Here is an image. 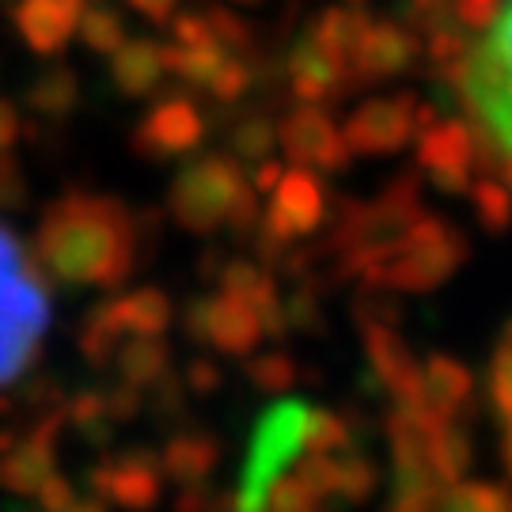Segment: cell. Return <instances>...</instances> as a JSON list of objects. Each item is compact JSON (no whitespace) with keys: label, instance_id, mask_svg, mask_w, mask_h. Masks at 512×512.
<instances>
[{"label":"cell","instance_id":"6da1fadb","mask_svg":"<svg viewBox=\"0 0 512 512\" xmlns=\"http://www.w3.org/2000/svg\"><path fill=\"white\" fill-rule=\"evenodd\" d=\"M137 228L133 213L110 194L73 190L38 220V266L69 285L118 289L137 266Z\"/></svg>","mask_w":512,"mask_h":512},{"label":"cell","instance_id":"7a4b0ae2","mask_svg":"<svg viewBox=\"0 0 512 512\" xmlns=\"http://www.w3.org/2000/svg\"><path fill=\"white\" fill-rule=\"evenodd\" d=\"M50 327V296L38 258L0 228V387L19 380L38 357V338Z\"/></svg>","mask_w":512,"mask_h":512},{"label":"cell","instance_id":"3957f363","mask_svg":"<svg viewBox=\"0 0 512 512\" xmlns=\"http://www.w3.org/2000/svg\"><path fill=\"white\" fill-rule=\"evenodd\" d=\"M255 186L232 152H209L198 156L175 175L167 190V209L179 228L194 236H209L217 228H228L243 198H251Z\"/></svg>","mask_w":512,"mask_h":512},{"label":"cell","instance_id":"277c9868","mask_svg":"<svg viewBox=\"0 0 512 512\" xmlns=\"http://www.w3.org/2000/svg\"><path fill=\"white\" fill-rule=\"evenodd\" d=\"M463 262H467V236L444 217L421 213L414 228L395 243V251L361 281L387 285L395 293H429L444 285Z\"/></svg>","mask_w":512,"mask_h":512},{"label":"cell","instance_id":"5b68a950","mask_svg":"<svg viewBox=\"0 0 512 512\" xmlns=\"http://www.w3.org/2000/svg\"><path fill=\"white\" fill-rule=\"evenodd\" d=\"M308 433V406L304 403H274L255 425V444L243 463L236 490V512H266V497L281 471L304 452Z\"/></svg>","mask_w":512,"mask_h":512},{"label":"cell","instance_id":"8992f818","mask_svg":"<svg viewBox=\"0 0 512 512\" xmlns=\"http://www.w3.org/2000/svg\"><path fill=\"white\" fill-rule=\"evenodd\" d=\"M183 330L190 342L209 346L228 357H247L262 342L258 311L239 296H194L183 308Z\"/></svg>","mask_w":512,"mask_h":512},{"label":"cell","instance_id":"52a82bcc","mask_svg":"<svg viewBox=\"0 0 512 512\" xmlns=\"http://www.w3.org/2000/svg\"><path fill=\"white\" fill-rule=\"evenodd\" d=\"M349 156H391L418 137V95H380L365 99L342 126Z\"/></svg>","mask_w":512,"mask_h":512},{"label":"cell","instance_id":"ba28073f","mask_svg":"<svg viewBox=\"0 0 512 512\" xmlns=\"http://www.w3.org/2000/svg\"><path fill=\"white\" fill-rule=\"evenodd\" d=\"M88 486L107 505L129 512H148L164 497V467L152 448H126L118 456H103L88 471Z\"/></svg>","mask_w":512,"mask_h":512},{"label":"cell","instance_id":"9c48e42d","mask_svg":"<svg viewBox=\"0 0 512 512\" xmlns=\"http://www.w3.org/2000/svg\"><path fill=\"white\" fill-rule=\"evenodd\" d=\"M202 137L205 114L198 110V103L190 95H167L137 122L129 148L148 164H164V160H179L186 152H194L202 145Z\"/></svg>","mask_w":512,"mask_h":512},{"label":"cell","instance_id":"30bf717a","mask_svg":"<svg viewBox=\"0 0 512 512\" xmlns=\"http://www.w3.org/2000/svg\"><path fill=\"white\" fill-rule=\"evenodd\" d=\"M418 167L444 194H467L475 183V129L459 118H437L414 137Z\"/></svg>","mask_w":512,"mask_h":512},{"label":"cell","instance_id":"8fae6325","mask_svg":"<svg viewBox=\"0 0 512 512\" xmlns=\"http://www.w3.org/2000/svg\"><path fill=\"white\" fill-rule=\"evenodd\" d=\"M277 141L285 148V156L296 167H311V171H346L349 148L338 122L330 118V110L319 103H300L277 122Z\"/></svg>","mask_w":512,"mask_h":512},{"label":"cell","instance_id":"7c38bea8","mask_svg":"<svg viewBox=\"0 0 512 512\" xmlns=\"http://www.w3.org/2000/svg\"><path fill=\"white\" fill-rule=\"evenodd\" d=\"M421 57V35L399 19H372L365 38L349 57V92H361L376 80L410 73Z\"/></svg>","mask_w":512,"mask_h":512},{"label":"cell","instance_id":"4fadbf2b","mask_svg":"<svg viewBox=\"0 0 512 512\" xmlns=\"http://www.w3.org/2000/svg\"><path fill=\"white\" fill-rule=\"evenodd\" d=\"M327 220V186L311 167H293L281 175V183L270 194V213L262 217V224L277 232L281 239H296L319 232V224Z\"/></svg>","mask_w":512,"mask_h":512},{"label":"cell","instance_id":"5bb4252c","mask_svg":"<svg viewBox=\"0 0 512 512\" xmlns=\"http://www.w3.org/2000/svg\"><path fill=\"white\" fill-rule=\"evenodd\" d=\"M61 429H65V406L35 418V429L27 437H16L8 452H0V486L8 494H38V486L54 475Z\"/></svg>","mask_w":512,"mask_h":512},{"label":"cell","instance_id":"9a60e30c","mask_svg":"<svg viewBox=\"0 0 512 512\" xmlns=\"http://www.w3.org/2000/svg\"><path fill=\"white\" fill-rule=\"evenodd\" d=\"M285 76L300 103H330L349 92V61L330 54L319 38L304 31L285 57Z\"/></svg>","mask_w":512,"mask_h":512},{"label":"cell","instance_id":"2e32d148","mask_svg":"<svg viewBox=\"0 0 512 512\" xmlns=\"http://www.w3.org/2000/svg\"><path fill=\"white\" fill-rule=\"evenodd\" d=\"M84 4L88 0H16L12 23H16L27 50H35L42 57H57L80 27Z\"/></svg>","mask_w":512,"mask_h":512},{"label":"cell","instance_id":"e0dca14e","mask_svg":"<svg viewBox=\"0 0 512 512\" xmlns=\"http://www.w3.org/2000/svg\"><path fill=\"white\" fill-rule=\"evenodd\" d=\"M475 403V376L471 368L448 357V353H437L421 365L418 376V399L403 406H421L425 414H433L437 421H452L459 414H467Z\"/></svg>","mask_w":512,"mask_h":512},{"label":"cell","instance_id":"ac0fdd59","mask_svg":"<svg viewBox=\"0 0 512 512\" xmlns=\"http://www.w3.org/2000/svg\"><path fill=\"white\" fill-rule=\"evenodd\" d=\"M357 327H361L368 368L384 380L387 395H391L395 403H414V399H418L421 365H418V357L410 353V346L399 338V330L384 327V323H357Z\"/></svg>","mask_w":512,"mask_h":512},{"label":"cell","instance_id":"d6986e66","mask_svg":"<svg viewBox=\"0 0 512 512\" xmlns=\"http://www.w3.org/2000/svg\"><path fill=\"white\" fill-rule=\"evenodd\" d=\"M167 73L164 46L152 38H126L114 54H110V84L114 92L126 99H145L160 88Z\"/></svg>","mask_w":512,"mask_h":512},{"label":"cell","instance_id":"ffe728a7","mask_svg":"<svg viewBox=\"0 0 512 512\" xmlns=\"http://www.w3.org/2000/svg\"><path fill=\"white\" fill-rule=\"evenodd\" d=\"M391 512H509V490L490 482H452L433 494L395 501Z\"/></svg>","mask_w":512,"mask_h":512},{"label":"cell","instance_id":"44dd1931","mask_svg":"<svg viewBox=\"0 0 512 512\" xmlns=\"http://www.w3.org/2000/svg\"><path fill=\"white\" fill-rule=\"evenodd\" d=\"M217 463H220V444L205 429H190V433L183 429V433H175L164 444V452H160L164 478L179 482V486L205 482V478L217 471Z\"/></svg>","mask_w":512,"mask_h":512},{"label":"cell","instance_id":"7402d4cb","mask_svg":"<svg viewBox=\"0 0 512 512\" xmlns=\"http://www.w3.org/2000/svg\"><path fill=\"white\" fill-rule=\"evenodd\" d=\"M23 103L31 114L46 118V122H65L76 107H80V76L69 65H46L42 73L27 84Z\"/></svg>","mask_w":512,"mask_h":512},{"label":"cell","instance_id":"603a6c76","mask_svg":"<svg viewBox=\"0 0 512 512\" xmlns=\"http://www.w3.org/2000/svg\"><path fill=\"white\" fill-rule=\"evenodd\" d=\"M122 338H126V323H122V315H118V296H110V300L95 304V308L84 315L76 342H80V353H84L88 365L107 368L110 361L118 357Z\"/></svg>","mask_w":512,"mask_h":512},{"label":"cell","instance_id":"cb8c5ba5","mask_svg":"<svg viewBox=\"0 0 512 512\" xmlns=\"http://www.w3.org/2000/svg\"><path fill=\"white\" fill-rule=\"evenodd\" d=\"M114 365H118L122 384L145 391L171 368V346L164 342V334H133V342L118 349Z\"/></svg>","mask_w":512,"mask_h":512},{"label":"cell","instance_id":"d4e9b609","mask_svg":"<svg viewBox=\"0 0 512 512\" xmlns=\"http://www.w3.org/2000/svg\"><path fill=\"white\" fill-rule=\"evenodd\" d=\"M429 456H433V467H437L440 482H463V475L471 471L475 463V440H471V429L459 425V418L452 421H437L433 429V444H429Z\"/></svg>","mask_w":512,"mask_h":512},{"label":"cell","instance_id":"484cf974","mask_svg":"<svg viewBox=\"0 0 512 512\" xmlns=\"http://www.w3.org/2000/svg\"><path fill=\"white\" fill-rule=\"evenodd\" d=\"M368 23H372V19H368L365 8H353V4H342V8H338V4H334V8L315 16V23H311L308 31L327 46L330 54H338L342 61H349L353 50H357V42L365 38Z\"/></svg>","mask_w":512,"mask_h":512},{"label":"cell","instance_id":"4316f807","mask_svg":"<svg viewBox=\"0 0 512 512\" xmlns=\"http://www.w3.org/2000/svg\"><path fill=\"white\" fill-rule=\"evenodd\" d=\"M118 315L126 323V334H167L175 308L167 300L164 289H133V293L118 296Z\"/></svg>","mask_w":512,"mask_h":512},{"label":"cell","instance_id":"83f0119b","mask_svg":"<svg viewBox=\"0 0 512 512\" xmlns=\"http://www.w3.org/2000/svg\"><path fill=\"white\" fill-rule=\"evenodd\" d=\"M80 42L92 50V54H114L122 42H126V16L110 4V0H88L84 12H80Z\"/></svg>","mask_w":512,"mask_h":512},{"label":"cell","instance_id":"f1b7e54d","mask_svg":"<svg viewBox=\"0 0 512 512\" xmlns=\"http://www.w3.org/2000/svg\"><path fill=\"white\" fill-rule=\"evenodd\" d=\"M65 425H73L95 448H110V440H114V418L107 414L103 391H76L65 403Z\"/></svg>","mask_w":512,"mask_h":512},{"label":"cell","instance_id":"f546056e","mask_svg":"<svg viewBox=\"0 0 512 512\" xmlns=\"http://www.w3.org/2000/svg\"><path fill=\"white\" fill-rule=\"evenodd\" d=\"M376 482H380V471L361 448L334 456V494L330 497H342L349 505H365L368 497L376 494Z\"/></svg>","mask_w":512,"mask_h":512},{"label":"cell","instance_id":"4dcf8cb0","mask_svg":"<svg viewBox=\"0 0 512 512\" xmlns=\"http://www.w3.org/2000/svg\"><path fill=\"white\" fill-rule=\"evenodd\" d=\"M228 148L239 164H262L277 148V122L270 114H247L228 129Z\"/></svg>","mask_w":512,"mask_h":512},{"label":"cell","instance_id":"1f68e13d","mask_svg":"<svg viewBox=\"0 0 512 512\" xmlns=\"http://www.w3.org/2000/svg\"><path fill=\"white\" fill-rule=\"evenodd\" d=\"M224 57H228V50H220V46H175V42L164 46L167 73L186 80L190 88H209V80L217 76Z\"/></svg>","mask_w":512,"mask_h":512},{"label":"cell","instance_id":"d6a6232c","mask_svg":"<svg viewBox=\"0 0 512 512\" xmlns=\"http://www.w3.org/2000/svg\"><path fill=\"white\" fill-rule=\"evenodd\" d=\"M304 448H308L311 456H334V452H349V448H361V444H357V437H353L346 414L308 406V433H304Z\"/></svg>","mask_w":512,"mask_h":512},{"label":"cell","instance_id":"836d02e7","mask_svg":"<svg viewBox=\"0 0 512 512\" xmlns=\"http://www.w3.org/2000/svg\"><path fill=\"white\" fill-rule=\"evenodd\" d=\"M471 205H475L478 224L490 236H505L512 228V190L505 183H497L490 175H482L478 183H471Z\"/></svg>","mask_w":512,"mask_h":512},{"label":"cell","instance_id":"e575fe53","mask_svg":"<svg viewBox=\"0 0 512 512\" xmlns=\"http://www.w3.org/2000/svg\"><path fill=\"white\" fill-rule=\"evenodd\" d=\"M281 308H285V327L296 334H323L327 330V311L319 300V285L311 277L296 281V289L281 300Z\"/></svg>","mask_w":512,"mask_h":512},{"label":"cell","instance_id":"d590c367","mask_svg":"<svg viewBox=\"0 0 512 512\" xmlns=\"http://www.w3.org/2000/svg\"><path fill=\"white\" fill-rule=\"evenodd\" d=\"M247 380L255 391L262 395H281V391H289V387L300 380V365H296L293 357L285 353V349H270V353H258L247 361Z\"/></svg>","mask_w":512,"mask_h":512},{"label":"cell","instance_id":"8d00e7d4","mask_svg":"<svg viewBox=\"0 0 512 512\" xmlns=\"http://www.w3.org/2000/svg\"><path fill=\"white\" fill-rule=\"evenodd\" d=\"M353 315L357 323H384V327H399L403 323V300L387 285H368L361 281V293L353 296Z\"/></svg>","mask_w":512,"mask_h":512},{"label":"cell","instance_id":"74e56055","mask_svg":"<svg viewBox=\"0 0 512 512\" xmlns=\"http://www.w3.org/2000/svg\"><path fill=\"white\" fill-rule=\"evenodd\" d=\"M251 88H255V65H251L247 57L228 54L224 57V65L217 69V76L209 80V88H205V92L213 95L217 103H239Z\"/></svg>","mask_w":512,"mask_h":512},{"label":"cell","instance_id":"f35d334b","mask_svg":"<svg viewBox=\"0 0 512 512\" xmlns=\"http://www.w3.org/2000/svg\"><path fill=\"white\" fill-rule=\"evenodd\" d=\"M319 501H323V494L300 471L277 478L270 486V497H266L270 512H319Z\"/></svg>","mask_w":512,"mask_h":512},{"label":"cell","instance_id":"ab89813d","mask_svg":"<svg viewBox=\"0 0 512 512\" xmlns=\"http://www.w3.org/2000/svg\"><path fill=\"white\" fill-rule=\"evenodd\" d=\"M205 16H209V27H213V35L217 42L228 50V54H247L251 46H255V31H251V23L243 16H236L232 8H224V4H205Z\"/></svg>","mask_w":512,"mask_h":512},{"label":"cell","instance_id":"60d3db41","mask_svg":"<svg viewBox=\"0 0 512 512\" xmlns=\"http://www.w3.org/2000/svg\"><path fill=\"white\" fill-rule=\"evenodd\" d=\"M152 395H148V410H152V418L164 421V425H175L179 418H186V380L179 372H171L167 368L164 376L156 380V384L148 387Z\"/></svg>","mask_w":512,"mask_h":512},{"label":"cell","instance_id":"b9f144b4","mask_svg":"<svg viewBox=\"0 0 512 512\" xmlns=\"http://www.w3.org/2000/svg\"><path fill=\"white\" fill-rule=\"evenodd\" d=\"M486 395H490V410L501 425H512V346H497L494 361H490V380H486Z\"/></svg>","mask_w":512,"mask_h":512},{"label":"cell","instance_id":"7bdbcfd3","mask_svg":"<svg viewBox=\"0 0 512 512\" xmlns=\"http://www.w3.org/2000/svg\"><path fill=\"white\" fill-rule=\"evenodd\" d=\"M27 205V179H23V167L8 156V152H0V209L4 213H16Z\"/></svg>","mask_w":512,"mask_h":512},{"label":"cell","instance_id":"ee69618b","mask_svg":"<svg viewBox=\"0 0 512 512\" xmlns=\"http://www.w3.org/2000/svg\"><path fill=\"white\" fill-rule=\"evenodd\" d=\"M456 0H403V23L414 27L418 35H425L429 27H437L440 19L452 16Z\"/></svg>","mask_w":512,"mask_h":512},{"label":"cell","instance_id":"f6af8a7d","mask_svg":"<svg viewBox=\"0 0 512 512\" xmlns=\"http://www.w3.org/2000/svg\"><path fill=\"white\" fill-rule=\"evenodd\" d=\"M186 380V391L190 395H198V399H209V395H217L220 384H224V376H220V365L217 361H209V357H194L183 372Z\"/></svg>","mask_w":512,"mask_h":512},{"label":"cell","instance_id":"bcb514c9","mask_svg":"<svg viewBox=\"0 0 512 512\" xmlns=\"http://www.w3.org/2000/svg\"><path fill=\"white\" fill-rule=\"evenodd\" d=\"M103 399H107V414L114 418V425L141 418V410H145V395H141L137 387H129V384L107 387V391H103Z\"/></svg>","mask_w":512,"mask_h":512},{"label":"cell","instance_id":"7dc6e473","mask_svg":"<svg viewBox=\"0 0 512 512\" xmlns=\"http://www.w3.org/2000/svg\"><path fill=\"white\" fill-rule=\"evenodd\" d=\"M501 12V0H456L452 16L467 27V31H486Z\"/></svg>","mask_w":512,"mask_h":512},{"label":"cell","instance_id":"c3c4849f","mask_svg":"<svg viewBox=\"0 0 512 512\" xmlns=\"http://www.w3.org/2000/svg\"><path fill=\"white\" fill-rule=\"evenodd\" d=\"M76 501V490L69 478L50 475L42 486H38V509L42 512H65Z\"/></svg>","mask_w":512,"mask_h":512},{"label":"cell","instance_id":"681fc988","mask_svg":"<svg viewBox=\"0 0 512 512\" xmlns=\"http://www.w3.org/2000/svg\"><path fill=\"white\" fill-rule=\"evenodd\" d=\"M486 31H490V42L501 50V57L512 65V0H501V12Z\"/></svg>","mask_w":512,"mask_h":512},{"label":"cell","instance_id":"f907efd6","mask_svg":"<svg viewBox=\"0 0 512 512\" xmlns=\"http://www.w3.org/2000/svg\"><path fill=\"white\" fill-rule=\"evenodd\" d=\"M19 133H23V118H19L16 103L0 95V152H8V148L16 145Z\"/></svg>","mask_w":512,"mask_h":512},{"label":"cell","instance_id":"816d5d0a","mask_svg":"<svg viewBox=\"0 0 512 512\" xmlns=\"http://www.w3.org/2000/svg\"><path fill=\"white\" fill-rule=\"evenodd\" d=\"M213 501V490L205 482H194V486H183L179 497H175V512H205Z\"/></svg>","mask_w":512,"mask_h":512},{"label":"cell","instance_id":"f5cc1de1","mask_svg":"<svg viewBox=\"0 0 512 512\" xmlns=\"http://www.w3.org/2000/svg\"><path fill=\"white\" fill-rule=\"evenodd\" d=\"M281 164L277 160H262L255 171V179H251V186H255V194H274V186L281 183Z\"/></svg>","mask_w":512,"mask_h":512},{"label":"cell","instance_id":"db71d44e","mask_svg":"<svg viewBox=\"0 0 512 512\" xmlns=\"http://www.w3.org/2000/svg\"><path fill=\"white\" fill-rule=\"evenodd\" d=\"M175 4H179V0H129V8H137V12L145 19H152V23H167L171 12H175Z\"/></svg>","mask_w":512,"mask_h":512},{"label":"cell","instance_id":"11a10c76","mask_svg":"<svg viewBox=\"0 0 512 512\" xmlns=\"http://www.w3.org/2000/svg\"><path fill=\"white\" fill-rule=\"evenodd\" d=\"M65 512H107V501L95 494H76V501Z\"/></svg>","mask_w":512,"mask_h":512},{"label":"cell","instance_id":"9f6ffc18","mask_svg":"<svg viewBox=\"0 0 512 512\" xmlns=\"http://www.w3.org/2000/svg\"><path fill=\"white\" fill-rule=\"evenodd\" d=\"M205 512H236V494H213Z\"/></svg>","mask_w":512,"mask_h":512},{"label":"cell","instance_id":"6f0895ef","mask_svg":"<svg viewBox=\"0 0 512 512\" xmlns=\"http://www.w3.org/2000/svg\"><path fill=\"white\" fill-rule=\"evenodd\" d=\"M501 456H505V471L512 478V425H505V440H501Z\"/></svg>","mask_w":512,"mask_h":512},{"label":"cell","instance_id":"680465c9","mask_svg":"<svg viewBox=\"0 0 512 512\" xmlns=\"http://www.w3.org/2000/svg\"><path fill=\"white\" fill-rule=\"evenodd\" d=\"M0 512H42L38 505H27V501H4Z\"/></svg>","mask_w":512,"mask_h":512},{"label":"cell","instance_id":"91938a15","mask_svg":"<svg viewBox=\"0 0 512 512\" xmlns=\"http://www.w3.org/2000/svg\"><path fill=\"white\" fill-rule=\"evenodd\" d=\"M497 175H501V183H505V186L512 190V156H505V160H501V167H497Z\"/></svg>","mask_w":512,"mask_h":512},{"label":"cell","instance_id":"94428289","mask_svg":"<svg viewBox=\"0 0 512 512\" xmlns=\"http://www.w3.org/2000/svg\"><path fill=\"white\" fill-rule=\"evenodd\" d=\"M501 342H505V346H512V319L501 327Z\"/></svg>","mask_w":512,"mask_h":512},{"label":"cell","instance_id":"6125c7cd","mask_svg":"<svg viewBox=\"0 0 512 512\" xmlns=\"http://www.w3.org/2000/svg\"><path fill=\"white\" fill-rule=\"evenodd\" d=\"M346 4H353V8H365L368 0H346Z\"/></svg>","mask_w":512,"mask_h":512},{"label":"cell","instance_id":"be15d7a7","mask_svg":"<svg viewBox=\"0 0 512 512\" xmlns=\"http://www.w3.org/2000/svg\"><path fill=\"white\" fill-rule=\"evenodd\" d=\"M236 4H247V8H251V4H262V0H236Z\"/></svg>","mask_w":512,"mask_h":512},{"label":"cell","instance_id":"e7e4bbea","mask_svg":"<svg viewBox=\"0 0 512 512\" xmlns=\"http://www.w3.org/2000/svg\"><path fill=\"white\" fill-rule=\"evenodd\" d=\"M509 512H512V494H509Z\"/></svg>","mask_w":512,"mask_h":512},{"label":"cell","instance_id":"03108f58","mask_svg":"<svg viewBox=\"0 0 512 512\" xmlns=\"http://www.w3.org/2000/svg\"><path fill=\"white\" fill-rule=\"evenodd\" d=\"M0 4H4V0H0Z\"/></svg>","mask_w":512,"mask_h":512}]
</instances>
